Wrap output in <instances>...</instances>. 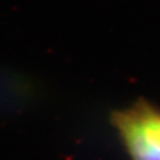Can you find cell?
I'll return each instance as SVG.
<instances>
[{"instance_id":"1","label":"cell","mask_w":160,"mask_h":160,"mask_svg":"<svg viewBox=\"0 0 160 160\" xmlns=\"http://www.w3.org/2000/svg\"><path fill=\"white\" fill-rule=\"evenodd\" d=\"M113 123L132 160H160V108L139 100L115 112Z\"/></svg>"}]
</instances>
